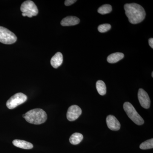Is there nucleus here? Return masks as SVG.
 <instances>
[{
  "instance_id": "nucleus-4",
  "label": "nucleus",
  "mask_w": 153,
  "mask_h": 153,
  "mask_svg": "<svg viewBox=\"0 0 153 153\" xmlns=\"http://www.w3.org/2000/svg\"><path fill=\"white\" fill-rule=\"evenodd\" d=\"M21 10L22 12L23 16H27L32 18L37 16L38 13V10L35 3L32 1H26L24 2L21 5Z\"/></svg>"
},
{
  "instance_id": "nucleus-20",
  "label": "nucleus",
  "mask_w": 153,
  "mask_h": 153,
  "mask_svg": "<svg viewBox=\"0 0 153 153\" xmlns=\"http://www.w3.org/2000/svg\"><path fill=\"white\" fill-rule=\"evenodd\" d=\"M149 44L151 48H153V38H151L150 39H149Z\"/></svg>"
},
{
  "instance_id": "nucleus-2",
  "label": "nucleus",
  "mask_w": 153,
  "mask_h": 153,
  "mask_svg": "<svg viewBox=\"0 0 153 153\" xmlns=\"http://www.w3.org/2000/svg\"><path fill=\"white\" fill-rule=\"evenodd\" d=\"M23 117L29 123L40 125L47 120V115L46 112L41 108H35L23 114Z\"/></svg>"
},
{
  "instance_id": "nucleus-5",
  "label": "nucleus",
  "mask_w": 153,
  "mask_h": 153,
  "mask_svg": "<svg viewBox=\"0 0 153 153\" xmlns=\"http://www.w3.org/2000/svg\"><path fill=\"white\" fill-rule=\"evenodd\" d=\"M16 36L8 29L0 26V42L5 44H12L17 41Z\"/></svg>"
},
{
  "instance_id": "nucleus-15",
  "label": "nucleus",
  "mask_w": 153,
  "mask_h": 153,
  "mask_svg": "<svg viewBox=\"0 0 153 153\" xmlns=\"http://www.w3.org/2000/svg\"><path fill=\"white\" fill-rule=\"evenodd\" d=\"M96 88L100 95H105L106 93V87L105 82L102 80H98L96 82Z\"/></svg>"
},
{
  "instance_id": "nucleus-10",
  "label": "nucleus",
  "mask_w": 153,
  "mask_h": 153,
  "mask_svg": "<svg viewBox=\"0 0 153 153\" xmlns=\"http://www.w3.org/2000/svg\"><path fill=\"white\" fill-rule=\"evenodd\" d=\"M80 22L79 18L75 16L66 17L64 18L60 22V24L63 27L66 26H74L78 25Z\"/></svg>"
},
{
  "instance_id": "nucleus-16",
  "label": "nucleus",
  "mask_w": 153,
  "mask_h": 153,
  "mask_svg": "<svg viewBox=\"0 0 153 153\" xmlns=\"http://www.w3.org/2000/svg\"><path fill=\"white\" fill-rule=\"evenodd\" d=\"M112 11V7L109 4H105L98 9V13L101 15L108 14Z\"/></svg>"
},
{
  "instance_id": "nucleus-9",
  "label": "nucleus",
  "mask_w": 153,
  "mask_h": 153,
  "mask_svg": "<svg viewBox=\"0 0 153 153\" xmlns=\"http://www.w3.org/2000/svg\"><path fill=\"white\" fill-rule=\"evenodd\" d=\"M107 125L110 129L112 131H118L120 128V124L114 116L109 115L106 120Z\"/></svg>"
},
{
  "instance_id": "nucleus-18",
  "label": "nucleus",
  "mask_w": 153,
  "mask_h": 153,
  "mask_svg": "<svg viewBox=\"0 0 153 153\" xmlns=\"http://www.w3.org/2000/svg\"><path fill=\"white\" fill-rule=\"evenodd\" d=\"M111 28V26L110 25L108 24H105L99 26L98 30L100 33H104L110 30Z\"/></svg>"
},
{
  "instance_id": "nucleus-17",
  "label": "nucleus",
  "mask_w": 153,
  "mask_h": 153,
  "mask_svg": "<svg viewBox=\"0 0 153 153\" xmlns=\"http://www.w3.org/2000/svg\"><path fill=\"white\" fill-rule=\"evenodd\" d=\"M140 149L142 150L149 149H153V139H151L146 141L144 142L141 144L140 146Z\"/></svg>"
},
{
  "instance_id": "nucleus-12",
  "label": "nucleus",
  "mask_w": 153,
  "mask_h": 153,
  "mask_svg": "<svg viewBox=\"0 0 153 153\" xmlns=\"http://www.w3.org/2000/svg\"><path fill=\"white\" fill-rule=\"evenodd\" d=\"M13 143L15 146L25 149H30L33 147V145L31 143L23 140H14Z\"/></svg>"
},
{
  "instance_id": "nucleus-1",
  "label": "nucleus",
  "mask_w": 153,
  "mask_h": 153,
  "mask_svg": "<svg viewBox=\"0 0 153 153\" xmlns=\"http://www.w3.org/2000/svg\"><path fill=\"white\" fill-rule=\"evenodd\" d=\"M126 16L132 24H139L143 21L146 17L144 9L136 3L126 4L124 7Z\"/></svg>"
},
{
  "instance_id": "nucleus-21",
  "label": "nucleus",
  "mask_w": 153,
  "mask_h": 153,
  "mask_svg": "<svg viewBox=\"0 0 153 153\" xmlns=\"http://www.w3.org/2000/svg\"><path fill=\"white\" fill-rule=\"evenodd\" d=\"M152 77H153V72H152Z\"/></svg>"
},
{
  "instance_id": "nucleus-13",
  "label": "nucleus",
  "mask_w": 153,
  "mask_h": 153,
  "mask_svg": "<svg viewBox=\"0 0 153 153\" xmlns=\"http://www.w3.org/2000/svg\"><path fill=\"white\" fill-rule=\"evenodd\" d=\"M124 57L123 53L120 52H116L109 55L107 57L108 62L110 63H114L122 60Z\"/></svg>"
},
{
  "instance_id": "nucleus-19",
  "label": "nucleus",
  "mask_w": 153,
  "mask_h": 153,
  "mask_svg": "<svg viewBox=\"0 0 153 153\" xmlns=\"http://www.w3.org/2000/svg\"><path fill=\"white\" fill-rule=\"evenodd\" d=\"M76 1V0H66L65 1V5L66 6H70Z\"/></svg>"
},
{
  "instance_id": "nucleus-3",
  "label": "nucleus",
  "mask_w": 153,
  "mask_h": 153,
  "mask_svg": "<svg viewBox=\"0 0 153 153\" xmlns=\"http://www.w3.org/2000/svg\"><path fill=\"white\" fill-rule=\"evenodd\" d=\"M123 109L129 118L136 124L140 126L144 123V120L131 103L128 102H125L123 104Z\"/></svg>"
},
{
  "instance_id": "nucleus-7",
  "label": "nucleus",
  "mask_w": 153,
  "mask_h": 153,
  "mask_svg": "<svg viewBox=\"0 0 153 153\" xmlns=\"http://www.w3.org/2000/svg\"><path fill=\"white\" fill-rule=\"evenodd\" d=\"M82 114V110L78 105H72L69 107L67 111V119L69 121H73L78 119Z\"/></svg>"
},
{
  "instance_id": "nucleus-8",
  "label": "nucleus",
  "mask_w": 153,
  "mask_h": 153,
  "mask_svg": "<svg viewBox=\"0 0 153 153\" xmlns=\"http://www.w3.org/2000/svg\"><path fill=\"white\" fill-rule=\"evenodd\" d=\"M138 98L141 106L146 109L150 106L151 100L148 93L142 88H140L138 93Z\"/></svg>"
},
{
  "instance_id": "nucleus-11",
  "label": "nucleus",
  "mask_w": 153,
  "mask_h": 153,
  "mask_svg": "<svg viewBox=\"0 0 153 153\" xmlns=\"http://www.w3.org/2000/svg\"><path fill=\"white\" fill-rule=\"evenodd\" d=\"M63 56L62 53L57 52L51 58V64L53 68H57L63 63Z\"/></svg>"
},
{
  "instance_id": "nucleus-6",
  "label": "nucleus",
  "mask_w": 153,
  "mask_h": 153,
  "mask_svg": "<svg viewBox=\"0 0 153 153\" xmlns=\"http://www.w3.org/2000/svg\"><path fill=\"white\" fill-rule=\"evenodd\" d=\"M27 95L22 93H18L14 94L9 99L7 102V106L10 109L16 108L20 105L23 104L27 101Z\"/></svg>"
},
{
  "instance_id": "nucleus-14",
  "label": "nucleus",
  "mask_w": 153,
  "mask_h": 153,
  "mask_svg": "<svg viewBox=\"0 0 153 153\" xmlns=\"http://www.w3.org/2000/svg\"><path fill=\"white\" fill-rule=\"evenodd\" d=\"M83 137L82 134L75 133L72 134L69 138V142L72 145H77L82 141Z\"/></svg>"
}]
</instances>
